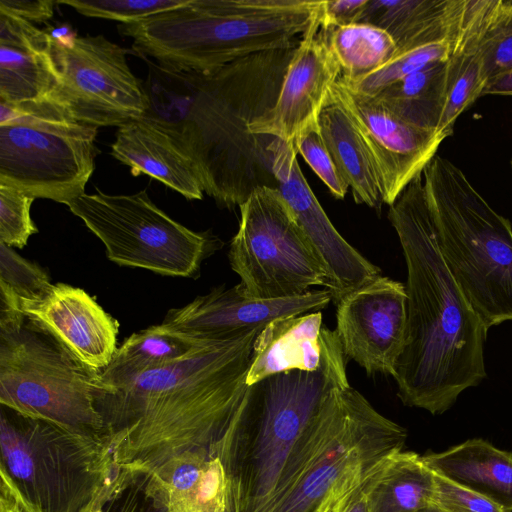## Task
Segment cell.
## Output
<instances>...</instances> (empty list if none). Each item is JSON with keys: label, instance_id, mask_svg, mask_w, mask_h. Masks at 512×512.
<instances>
[{"label": "cell", "instance_id": "obj_1", "mask_svg": "<svg viewBox=\"0 0 512 512\" xmlns=\"http://www.w3.org/2000/svg\"><path fill=\"white\" fill-rule=\"evenodd\" d=\"M262 328L208 339L178 361L108 384L97 406L115 463L163 478L181 462L221 456L249 396Z\"/></svg>", "mask_w": 512, "mask_h": 512}, {"label": "cell", "instance_id": "obj_2", "mask_svg": "<svg viewBox=\"0 0 512 512\" xmlns=\"http://www.w3.org/2000/svg\"><path fill=\"white\" fill-rule=\"evenodd\" d=\"M299 44V43H298ZM298 45L256 53L216 70L176 72L148 62L149 109L193 162L204 192L233 209L259 186L277 188L267 146L249 124L275 103Z\"/></svg>", "mask_w": 512, "mask_h": 512}, {"label": "cell", "instance_id": "obj_3", "mask_svg": "<svg viewBox=\"0 0 512 512\" xmlns=\"http://www.w3.org/2000/svg\"><path fill=\"white\" fill-rule=\"evenodd\" d=\"M388 219L407 268L406 340L393 376L397 395L405 406L440 415L486 378L488 329L444 261L422 174L389 206Z\"/></svg>", "mask_w": 512, "mask_h": 512}, {"label": "cell", "instance_id": "obj_4", "mask_svg": "<svg viewBox=\"0 0 512 512\" xmlns=\"http://www.w3.org/2000/svg\"><path fill=\"white\" fill-rule=\"evenodd\" d=\"M345 358L336 333L318 370L250 386L224 456L235 512H268L293 485L325 433L330 392L349 382Z\"/></svg>", "mask_w": 512, "mask_h": 512}, {"label": "cell", "instance_id": "obj_5", "mask_svg": "<svg viewBox=\"0 0 512 512\" xmlns=\"http://www.w3.org/2000/svg\"><path fill=\"white\" fill-rule=\"evenodd\" d=\"M315 0H188L121 23L132 47L176 72L206 73L241 58L298 45L319 10Z\"/></svg>", "mask_w": 512, "mask_h": 512}, {"label": "cell", "instance_id": "obj_6", "mask_svg": "<svg viewBox=\"0 0 512 512\" xmlns=\"http://www.w3.org/2000/svg\"><path fill=\"white\" fill-rule=\"evenodd\" d=\"M444 261L486 329L512 320V225L451 161L422 172Z\"/></svg>", "mask_w": 512, "mask_h": 512}, {"label": "cell", "instance_id": "obj_7", "mask_svg": "<svg viewBox=\"0 0 512 512\" xmlns=\"http://www.w3.org/2000/svg\"><path fill=\"white\" fill-rule=\"evenodd\" d=\"M1 480L27 512H93L116 474L106 440L1 405Z\"/></svg>", "mask_w": 512, "mask_h": 512}, {"label": "cell", "instance_id": "obj_8", "mask_svg": "<svg viewBox=\"0 0 512 512\" xmlns=\"http://www.w3.org/2000/svg\"><path fill=\"white\" fill-rule=\"evenodd\" d=\"M108 388L101 371L23 314L0 321L1 405L107 441L97 404Z\"/></svg>", "mask_w": 512, "mask_h": 512}, {"label": "cell", "instance_id": "obj_9", "mask_svg": "<svg viewBox=\"0 0 512 512\" xmlns=\"http://www.w3.org/2000/svg\"><path fill=\"white\" fill-rule=\"evenodd\" d=\"M407 439L349 382L330 393L327 426L293 485L268 512H342Z\"/></svg>", "mask_w": 512, "mask_h": 512}, {"label": "cell", "instance_id": "obj_10", "mask_svg": "<svg viewBox=\"0 0 512 512\" xmlns=\"http://www.w3.org/2000/svg\"><path fill=\"white\" fill-rule=\"evenodd\" d=\"M0 184L67 206L95 169L97 129L50 100L0 104Z\"/></svg>", "mask_w": 512, "mask_h": 512}, {"label": "cell", "instance_id": "obj_11", "mask_svg": "<svg viewBox=\"0 0 512 512\" xmlns=\"http://www.w3.org/2000/svg\"><path fill=\"white\" fill-rule=\"evenodd\" d=\"M104 244L109 260L166 276L196 277L219 248L209 232H195L157 207L146 191L110 195L97 189L68 205Z\"/></svg>", "mask_w": 512, "mask_h": 512}, {"label": "cell", "instance_id": "obj_12", "mask_svg": "<svg viewBox=\"0 0 512 512\" xmlns=\"http://www.w3.org/2000/svg\"><path fill=\"white\" fill-rule=\"evenodd\" d=\"M239 208L228 257L243 295L273 300L326 287L324 267L276 187H257Z\"/></svg>", "mask_w": 512, "mask_h": 512}, {"label": "cell", "instance_id": "obj_13", "mask_svg": "<svg viewBox=\"0 0 512 512\" xmlns=\"http://www.w3.org/2000/svg\"><path fill=\"white\" fill-rule=\"evenodd\" d=\"M50 34L58 81L48 100L71 119L96 128H119L146 115L148 94L128 65L126 49L103 35Z\"/></svg>", "mask_w": 512, "mask_h": 512}, {"label": "cell", "instance_id": "obj_14", "mask_svg": "<svg viewBox=\"0 0 512 512\" xmlns=\"http://www.w3.org/2000/svg\"><path fill=\"white\" fill-rule=\"evenodd\" d=\"M267 150L277 189L324 267L326 289L337 305L346 295L381 276V270L336 230L300 169L294 144L272 138Z\"/></svg>", "mask_w": 512, "mask_h": 512}, {"label": "cell", "instance_id": "obj_15", "mask_svg": "<svg viewBox=\"0 0 512 512\" xmlns=\"http://www.w3.org/2000/svg\"><path fill=\"white\" fill-rule=\"evenodd\" d=\"M336 333L346 358L367 374L394 376L407 331L405 284L379 276L338 304Z\"/></svg>", "mask_w": 512, "mask_h": 512}, {"label": "cell", "instance_id": "obj_16", "mask_svg": "<svg viewBox=\"0 0 512 512\" xmlns=\"http://www.w3.org/2000/svg\"><path fill=\"white\" fill-rule=\"evenodd\" d=\"M330 95L356 124L372 158L383 203L391 206L422 174L445 137L403 121L374 97L358 94L338 80Z\"/></svg>", "mask_w": 512, "mask_h": 512}, {"label": "cell", "instance_id": "obj_17", "mask_svg": "<svg viewBox=\"0 0 512 512\" xmlns=\"http://www.w3.org/2000/svg\"><path fill=\"white\" fill-rule=\"evenodd\" d=\"M319 12L320 7L299 40L274 105L249 124L251 133L293 143L304 127L318 119L341 76L321 30Z\"/></svg>", "mask_w": 512, "mask_h": 512}, {"label": "cell", "instance_id": "obj_18", "mask_svg": "<svg viewBox=\"0 0 512 512\" xmlns=\"http://www.w3.org/2000/svg\"><path fill=\"white\" fill-rule=\"evenodd\" d=\"M331 301L327 289L261 300L246 297L237 285L229 289L219 287L181 308L169 310L162 324L197 339H223L262 328L281 317L320 311Z\"/></svg>", "mask_w": 512, "mask_h": 512}, {"label": "cell", "instance_id": "obj_19", "mask_svg": "<svg viewBox=\"0 0 512 512\" xmlns=\"http://www.w3.org/2000/svg\"><path fill=\"white\" fill-rule=\"evenodd\" d=\"M13 300L18 311L87 366L102 371L110 364L117 350L119 323L83 289L57 283L42 299Z\"/></svg>", "mask_w": 512, "mask_h": 512}, {"label": "cell", "instance_id": "obj_20", "mask_svg": "<svg viewBox=\"0 0 512 512\" xmlns=\"http://www.w3.org/2000/svg\"><path fill=\"white\" fill-rule=\"evenodd\" d=\"M495 1L461 0L457 9L449 34L447 97L438 131L445 138L487 84L485 34Z\"/></svg>", "mask_w": 512, "mask_h": 512}, {"label": "cell", "instance_id": "obj_21", "mask_svg": "<svg viewBox=\"0 0 512 512\" xmlns=\"http://www.w3.org/2000/svg\"><path fill=\"white\" fill-rule=\"evenodd\" d=\"M335 335L323 325L320 311L271 321L255 338L247 385L289 371L318 370Z\"/></svg>", "mask_w": 512, "mask_h": 512}, {"label": "cell", "instance_id": "obj_22", "mask_svg": "<svg viewBox=\"0 0 512 512\" xmlns=\"http://www.w3.org/2000/svg\"><path fill=\"white\" fill-rule=\"evenodd\" d=\"M111 155L135 177L157 179L188 200H201L203 187L189 156L156 122L143 117L118 128Z\"/></svg>", "mask_w": 512, "mask_h": 512}, {"label": "cell", "instance_id": "obj_23", "mask_svg": "<svg viewBox=\"0 0 512 512\" xmlns=\"http://www.w3.org/2000/svg\"><path fill=\"white\" fill-rule=\"evenodd\" d=\"M422 458L434 473L512 512V453L476 438Z\"/></svg>", "mask_w": 512, "mask_h": 512}, {"label": "cell", "instance_id": "obj_24", "mask_svg": "<svg viewBox=\"0 0 512 512\" xmlns=\"http://www.w3.org/2000/svg\"><path fill=\"white\" fill-rule=\"evenodd\" d=\"M461 0H368L358 23L376 26L397 53L448 39Z\"/></svg>", "mask_w": 512, "mask_h": 512}, {"label": "cell", "instance_id": "obj_25", "mask_svg": "<svg viewBox=\"0 0 512 512\" xmlns=\"http://www.w3.org/2000/svg\"><path fill=\"white\" fill-rule=\"evenodd\" d=\"M318 124L338 171L351 188L354 201L381 209L380 184L370 153L351 116L330 94L320 111Z\"/></svg>", "mask_w": 512, "mask_h": 512}, {"label": "cell", "instance_id": "obj_26", "mask_svg": "<svg viewBox=\"0 0 512 512\" xmlns=\"http://www.w3.org/2000/svg\"><path fill=\"white\" fill-rule=\"evenodd\" d=\"M369 512H420L432 504L434 472L421 455L401 451L365 483Z\"/></svg>", "mask_w": 512, "mask_h": 512}, {"label": "cell", "instance_id": "obj_27", "mask_svg": "<svg viewBox=\"0 0 512 512\" xmlns=\"http://www.w3.org/2000/svg\"><path fill=\"white\" fill-rule=\"evenodd\" d=\"M51 40L24 46L0 44V101L24 105L48 100L58 81Z\"/></svg>", "mask_w": 512, "mask_h": 512}, {"label": "cell", "instance_id": "obj_28", "mask_svg": "<svg viewBox=\"0 0 512 512\" xmlns=\"http://www.w3.org/2000/svg\"><path fill=\"white\" fill-rule=\"evenodd\" d=\"M446 61L405 77L374 98L403 121L439 133L447 97Z\"/></svg>", "mask_w": 512, "mask_h": 512}, {"label": "cell", "instance_id": "obj_29", "mask_svg": "<svg viewBox=\"0 0 512 512\" xmlns=\"http://www.w3.org/2000/svg\"><path fill=\"white\" fill-rule=\"evenodd\" d=\"M206 340L180 334L164 324L150 326L125 339L110 364L101 371L102 379L107 384H113L178 361L198 349Z\"/></svg>", "mask_w": 512, "mask_h": 512}, {"label": "cell", "instance_id": "obj_30", "mask_svg": "<svg viewBox=\"0 0 512 512\" xmlns=\"http://www.w3.org/2000/svg\"><path fill=\"white\" fill-rule=\"evenodd\" d=\"M322 31L329 51L341 69V77L345 79H355L377 70L397 51L393 38L373 25L355 23Z\"/></svg>", "mask_w": 512, "mask_h": 512}, {"label": "cell", "instance_id": "obj_31", "mask_svg": "<svg viewBox=\"0 0 512 512\" xmlns=\"http://www.w3.org/2000/svg\"><path fill=\"white\" fill-rule=\"evenodd\" d=\"M93 512H172L164 482L155 474L120 467Z\"/></svg>", "mask_w": 512, "mask_h": 512}, {"label": "cell", "instance_id": "obj_32", "mask_svg": "<svg viewBox=\"0 0 512 512\" xmlns=\"http://www.w3.org/2000/svg\"><path fill=\"white\" fill-rule=\"evenodd\" d=\"M449 37L446 40L421 45L397 53L377 70L355 79L339 77L338 81L352 91L374 97L387 87L434 63L446 61Z\"/></svg>", "mask_w": 512, "mask_h": 512}, {"label": "cell", "instance_id": "obj_33", "mask_svg": "<svg viewBox=\"0 0 512 512\" xmlns=\"http://www.w3.org/2000/svg\"><path fill=\"white\" fill-rule=\"evenodd\" d=\"M52 286L49 276L40 266L0 243V289L17 301H35L46 296Z\"/></svg>", "mask_w": 512, "mask_h": 512}, {"label": "cell", "instance_id": "obj_34", "mask_svg": "<svg viewBox=\"0 0 512 512\" xmlns=\"http://www.w3.org/2000/svg\"><path fill=\"white\" fill-rule=\"evenodd\" d=\"M188 0H58L79 14L131 23L184 5Z\"/></svg>", "mask_w": 512, "mask_h": 512}, {"label": "cell", "instance_id": "obj_35", "mask_svg": "<svg viewBox=\"0 0 512 512\" xmlns=\"http://www.w3.org/2000/svg\"><path fill=\"white\" fill-rule=\"evenodd\" d=\"M296 152L312 168L337 199H343L349 186L342 178L324 142L318 119L304 127L293 141Z\"/></svg>", "mask_w": 512, "mask_h": 512}, {"label": "cell", "instance_id": "obj_36", "mask_svg": "<svg viewBox=\"0 0 512 512\" xmlns=\"http://www.w3.org/2000/svg\"><path fill=\"white\" fill-rule=\"evenodd\" d=\"M35 198L0 184V243L23 248L30 236L38 232L31 218Z\"/></svg>", "mask_w": 512, "mask_h": 512}, {"label": "cell", "instance_id": "obj_37", "mask_svg": "<svg viewBox=\"0 0 512 512\" xmlns=\"http://www.w3.org/2000/svg\"><path fill=\"white\" fill-rule=\"evenodd\" d=\"M485 68L488 81L512 68V0L495 1L485 34Z\"/></svg>", "mask_w": 512, "mask_h": 512}, {"label": "cell", "instance_id": "obj_38", "mask_svg": "<svg viewBox=\"0 0 512 512\" xmlns=\"http://www.w3.org/2000/svg\"><path fill=\"white\" fill-rule=\"evenodd\" d=\"M432 504L445 512H507L490 499L434 473Z\"/></svg>", "mask_w": 512, "mask_h": 512}, {"label": "cell", "instance_id": "obj_39", "mask_svg": "<svg viewBox=\"0 0 512 512\" xmlns=\"http://www.w3.org/2000/svg\"><path fill=\"white\" fill-rule=\"evenodd\" d=\"M368 0L321 1L320 26L322 30L358 23Z\"/></svg>", "mask_w": 512, "mask_h": 512}, {"label": "cell", "instance_id": "obj_40", "mask_svg": "<svg viewBox=\"0 0 512 512\" xmlns=\"http://www.w3.org/2000/svg\"><path fill=\"white\" fill-rule=\"evenodd\" d=\"M56 1L0 0V13L18 17L30 23H41L53 16Z\"/></svg>", "mask_w": 512, "mask_h": 512}, {"label": "cell", "instance_id": "obj_41", "mask_svg": "<svg viewBox=\"0 0 512 512\" xmlns=\"http://www.w3.org/2000/svg\"><path fill=\"white\" fill-rule=\"evenodd\" d=\"M484 95L512 96V68L491 78L482 91Z\"/></svg>", "mask_w": 512, "mask_h": 512}, {"label": "cell", "instance_id": "obj_42", "mask_svg": "<svg viewBox=\"0 0 512 512\" xmlns=\"http://www.w3.org/2000/svg\"><path fill=\"white\" fill-rule=\"evenodd\" d=\"M1 512H27L9 485L1 480Z\"/></svg>", "mask_w": 512, "mask_h": 512}, {"label": "cell", "instance_id": "obj_43", "mask_svg": "<svg viewBox=\"0 0 512 512\" xmlns=\"http://www.w3.org/2000/svg\"><path fill=\"white\" fill-rule=\"evenodd\" d=\"M342 512H369L364 486L350 499Z\"/></svg>", "mask_w": 512, "mask_h": 512}, {"label": "cell", "instance_id": "obj_44", "mask_svg": "<svg viewBox=\"0 0 512 512\" xmlns=\"http://www.w3.org/2000/svg\"><path fill=\"white\" fill-rule=\"evenodd\" d=\"M420 512H445V511H443L440 508H438L437 506L431 504L428 507H426L425 509L421 510Z\"/></svg>", "mask_w": 512, "mask_h": 512}, {"label": "cell", "instance_id": "obj_45", "mask_svg": "<svg viewBox=\"0 0 512 512\" xmlns=\"http://www.w3.org/2000/svg\"><path fill=\"white\" fill-rule=\"evenodd\" d=\"M511 165H512V161H511Z\"/></svg>", "mask_w": 512, "mask_h": 512}]
</instances>
